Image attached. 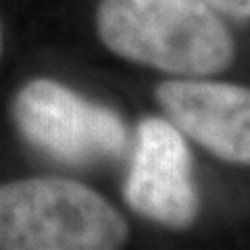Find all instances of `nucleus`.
I'll list each match as a JSON object with an SVG mask.
<instances>
[{"label": "nucleus", "instance_id": "nucleus-6", "mask_svg": "<svg viewBox=\"0 0 250 250\" xmlns=\"http://www.w3.org/2000/svg\"><path fill=\"white\" fill-rule=\"evenodd\" d=\"M200 2L233 21H250V0H200Z\"/></svg>", "mask_w": 250, "mask_h": 250}, {"label": "nucleus", "instance_id": "nucleus-7", "mask_svg": "<svg viewBox=\"0 0 250 250\" xmlns=\"http://www.w3.org/2000/svg\"><path fill=\"white\" fill-rule=\"evenodd\" d=\"M2 52H4V27L2 21H0V59H2Z\"/></svg>", "mask_w": 250, "mask_h": 250}, {"label": "nucleus", "instance_id": "nucleus-2", "mask_svg": "<svg viewBox=\"0 0 250 250\" xmlns=\"http://www.w3.org/2000/svg\"><path fill=\"white\" fill-rule=\"evenodd\" d=\"M125 217L96 190L67 177L0 184V250H117Z\"/></svg>", "mask_w": 250, "mask_h": 250}, {"label": "nucleus", "instance_id": "nucleus-4", "mask_svg": "<svg viewBox=\"0 0 250 250\" xmlns=\"http://www.w3.org/2000/svg\"><path fill=\"white\" fill-rule=\"evenodd\" d=\"M125 202L138 215L171 229H186L200 210L192 173V154L171 121L148 117L138 125Z\"/></svg>", "mask_w": 250, "mask_h": 250}, {"label": "nucleus", "instance_id": "nucleus-1", "mask_svg": "<svg viewBox=\"0 0 250 250\" xmlns=\"http://www.w3.org/2000/svg\"><path fill=\"white\" fill-rule=\"evenodd\" d=\"M96 29L117 57L184 77L225 71L233 36L200 0H100Z\"/></svg>", "mask_w": 250, "mask_h": 250}, {"label": "nucleus", "instance_id": "nucleus-3", "mask_svg": "<svg viewBox=\"0 0 250 250\" xmlns=\"http://www.w3.org/2000/svg\"><path fill=\"white\" fill-rule=\"evenodd\" d=\"M11 115L34 150L62 165L88 167L117 161L129 144L125 121L113 108L48 77L23 85Z\"/></svg>", "mask_w": 250, "mask_h": 250}, {"label": "nucleus", "instance_id": "nucleus-5", "mask_svg": "<svg viewBox=\"0 0 250 250\" xmlns=\"http://www.w3.org/2000/svg\"><path fill=\"white\" fill-rule=\"evenodd\" d=\"M169 121L217 159L250 167V88L208 80H169L156 88Z\"/></svg>", "mask_w": 250, "mask_h": 250}]
</instances>
